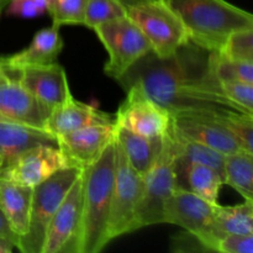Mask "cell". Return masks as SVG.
Instances as JSON below:
<instances>
[{
    "label": "cell",
    "mask_w": 253,
    "mask_h": 253,
    "mask_svg": "<svg viewBox=\"0 0 253 253\" xmlns=\"http://www.w3.org/2000/svg\"><path fill=\"white\" fill-rule=\"evenodd\" d=\"M118 82L124 89L137 85L170 115L252 114L226 98L212 69L211 52L192 41L167 58L151 51Z\"/></svg>",
    "instance_id": "1"
},
{
    "label": "cell",
    "mask_w": 253,
    "mask_h": 253,
    "mask_svg": "<svg viewBox=\"0 0 253 253\" xmlns=\"http://www.w3.org/2000/svg\"><path fill=\"white\" fill-rule=\"evenodd\" d=\"M116 172L115 140L98 160L82 169V222L78 253H98L106 245V227L110 212Z\"/></svg>",
    "instance_id": "2"
},
{
    "label": "cell",
    "mask_w": 253,
    "mask_h": 253,
    "mask_svg": "<svg viewBox=\"0 0 253 253\" xmlns=\"http://www.w3.org/2000/svg\"><path fill=\"white\" fill-rule=\"evenodd\" d=\"M187 30L189 41L217 52L231 32L253 27L249 11L226 0H167Z\"/></svg>",
    "instance_id": "3"
},
{
    "label": "cell",
    "mask_w": 253,
    "mask_h": 253,
    "mask_svg": "<svg viewBox=\"0 0 253 253\" xmlns=\"http://www.w3.org/2000/svg\"><path fill=\"white\" fill-rule=\"evenodd\" d=\"M174 161L175 146L169 130L163 137L157 160L142 177V193L133 215L132 232L151 225L163 224V208L178 188Z\"/></svg>",
    "instance_id": "4"
},
{
    "label": "cell",
    "mask_w": 253,
    "mask_h": 253,
    "mask_svg": "<svg viewBox=\"0 0 253 253\" xmlns=\"http://www.w3.org/2000/svg\"><path fill=\"white\" fill-rule=\"evenodd\" d=\"M81 173V168L67 167L32 188L29 231L20 239L19 251L41 253L49 222Z\"/></svg>",
    "instance_id": "5"
},
{
    "label": "cell",
    "mask_w": 253,
    "mask_h": 253,
    "mask_svg": "<svg viewBox=\"0 0 253 253\" xmlns=\"http://www.w3.org/2000/svg\"><path fill=\"white\" fill-rule=\"evenodd\" d=\"M93 30L109 54L104 72L115 81H119L136 62L152 51L140 27L127 15L104 22Z\"/></svg>",
    "instance_id": "6"
},
{
    "label": "cell",
    "mask_w": 253,
    "mask_h": 253,
    "mask_svg": "<svg viewBox=\"0 0 253 253\" xmlns=\"http://www.w3.org/2000/svg\"><path fill=\"white\" fill-rule=\"evenodd\" d=\"M126 12L140 27L152 52L160 58L172 56L189 41L184 25L165 0L130 6Z\"/></svg>",
    "instance_id": "7"
},
{
    "label": "cell",
    "mask_w": 253,
    "mask_h": 253,
    "mask_svg": "<svg viewBox=\"0 0 253 253\" xmlns=\"http://www.w3.org/2000/svg\"><path fill=\"white\" fill-rule=\"evenodd\" d=\"M163 224L183 227L197 236L210 252H216L217 242L224 236L215 219L214 205L182 188H177L166 202Z\"/></svg>",
    "instance_id": "8"
},
{
    "label": "cell",
    "mask_w": 253,
    "mask_h": 253,
    "mask_svg": "<svg viewBox=\"0 0 253 253\" xmlns=\"http://www.w3.org/2000/svg\"><path fill=\"white\" fill-rule=\"evenodd\" d=\"M116 172L109 212L108 242L132 232L133 215L142 193V177L131 167L125 153L115 141Z\"/></svg>",
    "instance_id": "9"
},
{
    "label": "cell",
    "mask_w": 253,
    "mask_h": 253,
    "mask_svg": "<svg viewBox=\"0 0 253 253\" xmlns=\"http://www.w3.org/2000/svg\"><path fill=\"white\" fill-rule=\"evenodd\" d=\"M127 95L116 111L115 125L148 138H162L169 132L172 115L148 98L137 85L125 89Z\"/></svg>",
    "instance_id": "10"
},
{
    "label": "cell",
    "mask_w": 253,
    "mask_h": 253,
    "mask_svg": "<svg viewBox=\"0 0 253 253\" xmlns=\"http://www.w3.org/2000/svg\"><path fill=\"white\" fill-rule=\"evenodd\" d=\"M67 167L73 166L58 146L37 145L5 166L0 170V179L34 188Z\"/></svg>",
    "instance_id": "11"
},
{
    "label": "cell",
    "mask_w": 253,
    "mask_h": 253,
    "mask_svg": "<svg viewBox=\"0 0 253 253\" xmlns=\"http://www.w3.org/2000/svg\"><path fill=\"white\" fill-rule=\"evenodd\" d=\"M82 222V173L72 184L47 229L41 253H78Z\"/></svg>",
    "instance_id": "12"
},
{
    "label": "cell",
    "mask_w": 253,
    "mask_h": 253,
    "mask_svg": "<svg viewBox=\"0 0 253 253\" xmlns=\"http://www.w3.org/2000/svg\"><path fill=\"white\" fill-rule=\"evenodd\" d=\"M217 116L190 114L172 115L170 130L178 137L202 143L224 155L242 150L234 135L217 121Z\"/></svg>",
    "instance_id": "13"
},
{
    "label": "cell",
    "mask_w": 253,
    "mask_h": 253,
    "mask_svg": "<svg viewBox=\"0 0 253 253\" xmlns=\"http://www.w3.org/2000/svg\"><path fill=\"white\" fill-rule=\"evenodd\" d=\"M113 140L114 125L94 124L61 136L57 145L71 166L83 169L98 160Z\"/></svg>",
    "instance_id": "14"
},
{
    "label": "cell",
    "mask_w": 253,
    "mask_h": 253,
    "mask_svg": "<svg viewBox=\"0 0 253 253\" xmlns=\"http://www.w3.org/2000/svg\"><path fill=\"white\" fill-rule=\"evenodd\" d=\"M0 114L15 123L44 130L49 110L20 83L19 79L9 76L0 83Z\"/></svg>",
    "instance_id": "15"
},
{
    "label": "cell",
    "mask_w": 253,
    "mask_h": 253,
    "mask_svg": "<svg viewBox=\"0 0 253 253\" xmlns=\"http://www.w3.org/2000/svg\"><path fill=\"white\" fill-rule=\"evenodd\" d=\"M16 73L20 83L49 111L64 100L69 90L66 71L57 62L26 67Z\"/></svg>",
    "instance_id": "16"
},
{
    "label": "cell",
    "mask_w": 253,
    "mask_h": 253,
    "mask_svg": "<svg viewBox=\"0 0 253 253\" xmlns=\"http://www.w3.org/2000/svg\"><path fill=\"white\" fill-rule=\"evenodd\" d=\"M94 124L114 125L115 119L110 114L74 99L69 89L64 100L49 111L44 131L54 136L57 140L66 133Z\"/></svg>",
    "instance_id": "17"
},
{
    "label": "cell",
    "mask_w": 253,
    "mask_h": 253,
    "mask_svg": "<svg viewBox=\"0 0 253 253\" xmlns=\"http://www.w3.org/2000/svg\"><path fill=\"white\" fill-rule=\"evenodd\" d=\"M62 49L63 39L59 32V26L52 24V26L37 31L26 48L12 56L5 57L7 69L10 73H16L26 67L54 63Z\"/></svg>",
    "instance_id": "18"
},
{
    "label": "cell",
    "mask_w": 253,
    "mask_h": 253,
    "mask_svg": "<svg viewBox=\"0 0 253 253\" xmlns=\"http://www.w3.org/2000/svg\"><path fill=\"white\" fill-rule=\"evenodd\" d=\"M37 145L58 146L56 137L47 131L15 121H0V156L2 158V168L22 152Z\"/></svg>",
    "instance_id": "19"
},
{
    "label": "cell",
    "mask_w": 253,
    "mask_h": 253,
    "mask_svg": "<svg viewBox=\"0 0 253 253\" xmlns=\"http://www.w3.org/2000/svg\"><path fill=\"white\" fill-rule=\"evenodd\" d=\"M114 140L124 151L131 167L143 177L157 160L163 137L148 138L114 124Z\"/></svg>",
    "instance_id": "20"
},
{
    "label": "cell",
    "mask_w": 253,
    "mask_h": 253,
    "mask_svg": "<svg viewBox=\"0 0 253 253\" xmlns=\"http://www.w3.org/2000/svg\"><path fill=\"white\" fill-rule=\"evenodd\" d=\"M32 188L0 179V209L21 239L29 231Z\"/></svg>",
    "instance_id": "21"
},
{
    "label": "cell",
    "mask_w": 253,
    "mask_h": 253,
    "mask_svg": "<svg viewBox=\"0 0 253 253\" xmlns=\"http://www.w3.org/2000/svg\"><path fill=\"white\" fill-rule=\"evenodd\" d=\"M224 182L245 200L253 202V155L240 150L224 157Z\"/></svg>",
    "instance_id": "22"
},
{
    "label": "cell",
    "mask_w": 253,
    "mask_h": 253,
    "mask_svg": "<svg viewBox=\"0 0 253 253\" xmlns=\"http://www.w3.org/2000/svg\"><path fill=\"white\" fill-rule=\"evenodd\" d=\"M224 184V177L216 169L204 165H192L185 174L184 189L216 205L219 204L220 190Z\"/></svg>",
    "instance_id": "23"
},
{
    "label": "cell",
    "mask_w": 253,
    "mask_h": 253,
    "mask_svg": "<svg viewBox=\"0 0 253 253\" xmlns=\"http://www.w3.org/2000/svg\"><path fill=\"white\" fill-rule=\"evenodd\" d=\"M214 214L217 226L224 235L253 234L252 200H245V203L231 207L216 204L214 205Z\"/></svg>",
    "instance_id": "24"
},
{
    "label": "cell",
    "mask_w": 253,
    "mask_h": 253,
    "mask_svg": "<svg viewBox=\"0 0 253 253\" xmlns=\"http://www.w3.org/2000/svg\"><path fill=\"white\" fill-rule=\"evenodd\" d=\"M216 53L231 61L253 62V27L231 32Z\"/></svg>",
    "instance_id": "25"
},
{
    "label": "cell",
    "mask_w": 253,
    "mask_h": 253,
    "mask_svg": "<svg viewBox=\"0 0 253 253\" xmlns=\"http://www.w3.org/2000/svg\"><path fill=\"white\" fill-rule=\"evenodd\" d=\"M126 15V7L119 0H86L83 25L93 30L104 22L120 19Z\"/></svg>",
    "instance_id": "26"
},
{
    "label": "cell",
    "mask_w": 253,
    "mask_h": 253,
    "mask_svg": "<svg viewBox=\"0 0 253 253\" xmlns=\"http://www.w3.org/2000/svg\"><path fill=\"white\" fill-rule=\"evenodd\" d=\"M211 63L214 73L219 81H241L253 84V62L231 61L211 52Z\"/></svg>",
    "instance_id": "27"
},
{
    "label": "cell",
    "mask_w": 253,
    "mask_h": 253,
    "mask_svg": "<svg viewBox=\"0 0 253 253\" xmlns=\"http://www.w3.org/2000/svg\"><path fill=\"white\" fill-rule=\"evenodd\" d=\"M86 0H52L48 7L52 24L57 26L63 25H83L85 14Z\"/></svg>",
    "instance_id": "28"
},
{
    "label": "cell",
    "mask_w": 253,
    "mask_h": 253,
    "mask_svg": "<svg viewBox=\"0 0 253 253\" xmlns=\"http://www.w3.org/2000/svg\"><path fill=\"white\" fill-rule=\"evenodd\" d=\"M227 99L253 114V84L241 81H219Z\"/></svg>",
    "instance_id": "29"
},
{
    "label": "cell",
    "mask_w": 253,
    "mask_h": 253,
    "mask_svg": "<svg viewBox=\"0 0 253 253\" xmlns=\"http://www.w3.org/2000/svg\"><path fill=\"white\" fill-rule=\"evenodd\" d=\"M52 0H10L7 4V15L22 17V19H35L48 11Z\"/></svg>",
    "instance_id": "30"
},
{
    "label": "cell",
    "mask_w": 253,
    "mask_h": 253,
    "mask_svg": "<svg viewBox=\"0 0 253 253\" xmlns=\"http://www.w3.org/2000/svg\"><path fill=\"white\" fill-rule=\"evenodd\" d=\"M216 252L221 253H253V234H226L219 240Z\"/></svg>",
    "instance_id": "31"
},
{
    "label": "cell",
    "mask_w": 253,
    "mask_h": 253,
    "mask_svg": "<svg viewBox=\"0 0 253 253\" xmlns=\"http://www.w3.org/2000/svg\"><path fill=\"white\" fill-rule=\"evenodd\" d=\"M170 250L174 252L209 251V250L207 249V246H205L197 236H194V235L190 234V232L188 231L173 237L172 244H170Z\"/></svg>",
    "instance_id": "32"
},
{
    "label": "cell",
    "mask_w": 253,
    "mask_h": 253,
    "mask_svg": "<svg viewBox=\"0 0 253 253\" xmlns=\"http://www.w3.org/2000/svg\"><path fill=\"white\" fill-rule=\"evenodd\" d=\"M0 237L6 239L7 241L11 242L16 249H19L20 237L17 236V235L14 232V230L11 229V226H10L9 221H7V219L5 217L4 212L1 211V209H0Z\"/></svg>",
    "instance_id": "33"
},
{
    "label": "cell",
    "mask_w": 253,
    "mask_h": 253,
    "mask_svg": "<svg viewBox=\"0 0 253 253\" xmlns=\"http://www.w3.org/2000/svg\"><path fill=\"white\" fill-rule=\"evenodd\" d=\"M16 247L4 237H0V253H11Z\"/></svg>",
    "instance_id": "34"
},
{
    "label": "cell",
    "mask_w": 253,
    "mask_h": 253,
    "mask_svg": "<svg viewBox=\"0 0 253 253\" xmlns=\"http://www.w3.org/2000/svg\"><path fill=\"white\" fill-rule=\"evenodd\" d=\"M119 1H120L121 4L126 7V9H127V7L135 6V5H138V4H143V2L160 1V0H119ZM165 1H167V0H165Z\"/></svg>",
    "instance_id": "35"
},
{
    "label": "cell",
    "mask_w": 253,
    "mask_h": 253,
    "mask_svg": "<svg viewBox=\"0 0 253 253\" xmlns=\"http://www.w3.org/2000/svg\"><path fill=\"white\" fill-rule=\"evenodd\" d=\"M10 76V72L6 66V58L5 57H0V77Z\"/></svg>",
    "instance_id": "36"
},
{
    "label": "cell",
    "mask_w": 253,
    "mask_h": 253,
    "mask_svg": "<svg viewBox=\"0 0 253 253\" xmlns=\"http://www.w3.org/2000/svg\"><path fill=\"white\" fill-rule=\"evenodd\" d=\"M10 2V0H0V14H1L2 9H4L5 6H7V4Z\"/></svg>",
    "instance_id": "37"
},
{
    "label": "cell",
    "mask_w": 253,
    "mask_h": 253,
    "mask_svg": "<svg viewBox=\"0 0 253 253\" xmlns=\"http://www.w3.org/2000/svg\"><path fill=\"white\" fill-rule=\"evenodd\" d=\"M5 120H7V121H12V120H10V119H7L6 116L2 115V114H0V121H5Z\"/></svg>",
    "instance_id": "38"
},
{
    "label": "cell",
    "mask_w": 253,
    "mask_h": 253,
    "mask_svg": "<svg viewBox=\"0 0 253 253\" xmlns=\"http://www.w3.org/2000/svg\"><path fill=\"white\" fill-rule=\"evenodd\" d=\"M2 169V158H1V156H0V170Z\"/></svg>",
    "instance_id": "39"
},
{
    "label": "cell",
    "mask_w": 253,
    "mask_h": 253,
    "mask_svg": "<svg viewBox=\"0 0 253 253\" xmlns=\"http://www.w3.org/2000/svg\"><path fill=\"white\" fill-rule=\"evenodd\" d=\"M6 77H9V76H5V77H0V83H1V82H2V81H4V79H5V78H6Z\"/></svg>",
    "instance_id": "40"
}]
</instances>
